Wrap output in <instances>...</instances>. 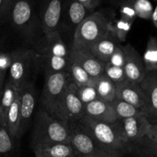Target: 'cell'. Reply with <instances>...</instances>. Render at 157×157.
<instances>
[{"instance_id": "1", "label": "cell", "mask_w": 157, "mask_h": 157, "mask_svg": "<svg viewBox=\"0 0 157 157\" xmlns=\"http://www.w3.org/2000/svg\"><path fill=\"white\" fill-rule=\"evenodd\" d=\"M78 122L93 136L101 150L113 157H122L132 153L120 120L113 124L102 122L83 115Z\"/></svg>"}, {"instance_id": "2", "label": "cell", "mask_w": 157, "mask_h": 157, "mask_svg": "<svg viewBox=\"0 0 157 157\" xmlns=\"http://www.w3.org/2000/svg\"><path fill=\"white\" fill-rule=\"evenodd\" d=\"M36 6L30 0H11L8 12L7 22L29 42L36 38L38 29L41 31Z\"/></svg>"}, {"instance_id": "3", "label": "cell", "mask_w": 157, "mask_h": 157, "mask_svg": "<svg viewBox=\"0 0 157 157\" xmlns=\"http://www.w3.org/2000/svg\"><path fill=\"white\" fill-rule=\"evenodd\" d=\"M56 143H69L68 123L59 121L43 108L40 109L32 133V147Z\"/></svg>"}, {"instance_id": "4", "label": "cell", "mask_w": 157, "mask_h": 157, "mask_svg": "<svg viewBox=\"0 0 157 157\" xmlns=\"http://www.w3.org/2000/svg\"><path fill=\"white\" fill-rule=\"evenodd\" d=\"M110 18L101 11H94L79 25L74 32L72 44L90 47L111 28Z\"/></svg>"}, {"instance_id": "5", "label": "cell", "mask_w": 157, "mask_h": 157, "mask_svg": "<svg viewBox=\"0 0 157 157\" xmlns=\"http://www.w3.org/2000/svg\"><path fill=\"white\" fill-rule=\"evenodd\" d=\"M38 55L33 49L20 48L9 69L8 80L17 87L34 82V75L40 67Z\"/></svg>"}, {"instance_id": "6", "label": "cell", "mask_w": 157, "mask_h": 157, "mask_svg": "<svg viewBox=\"0 0 157 157\" xmlns=\"http://www.w3.org/2000/svg\"><path fill=\"white\" fill-rule=\"evenodd\" d=\"M71 81L68 71L45 75L44 85L41 95V104L42 108L51 116H53L55 108Z\"/></svg>"}, {"instance_id": "7", "label": "cell", "mask_w": 157, "mask_h": 157, "mask_svg": "<svg viewBox=\"0 0 157 157\" xmlns=\"http://www.w3.org/2000/svg\"><path fill=\"white\" fill-rule=\"evenodd\" d=\"M76 84L71 81L61 96L53 116L64 122L78 121L84 115V105L77 94Z\"/></svg>"}, {"instance_id": "8", "label": "cell", "mask_w": 157, "mask_h": 157, "mask_svg": "<svg viewBox=\"0 0 157 157\" xmlns=\"http://www.w3.org/2000/svg\"><path fill=\"white\" fill-rule=\"evenodd\" d=\"M69 144L76 157H82L102 151L93 136L78 122L68 123ZM104 151V150H103Z\"/></svg>"}, {"instance_id": "9", "label": "cell", "mask_w": 157, "mask_h": 157, "mask_svg": "<svg viewBox=\"0 0 157 157\" xmlns=\"http://www.w3.org/2000/svg\"><path fill=\"white\" fill-rule=\"evenodd\" d=\"M63 0H41L38 15L42 33L48 37L59 31Z\"/></svg>"}, {"instance_id": "10", "label": "cell", "mask_w": 157, "mask_h": 157, "mask_svg": "<svg viewBox=\"0 0 157 157\" xmlns=\"http://www.w3.org/2000/svg\"><path fill=\"white\" fill-rule=\"evenodd\" d=\"M20 123L18 132L19 140L27 130L36 106V90L35 82H29L19 87Z\"/></svg>"}, {"instance_id": "11", "label": "cell", "mask_w": 157, "mask_h": 157, "mask_svg": "<svg viewBox=\"0 0 157 157\" xmlns=\"http://www.w3.org/2000/svg\"><path fill=\"white\" fill-rule=\"evenodd\" d=\"M71 57L94 79H97L104 75L105 63L100 61L92 53L89 47L72 44L71 47Z\"/></svg>"}, {"instance_id": "12", "label": "cell", "mask_w": 157, "mask_h": 157, "mask_svg": "<svg viewBox=\"0 0 157 157\" xmlns=\"http://www.w3.org/2000/svg\"><path fill=\"white\" fill-rule=\"evenodd\" d=\"M94 12L78 0H63L60 25H64L75 32L79 25Z\"/></svg>"}, {"instance_id": "13", "label": "cell", "mask_w": 157, "mask_h": 157, "mask_svg": "<svg viewBox=\"0 0 157 157\" xmlns=\"http://www.w3.org/2000/svg\"><path fill=\"white\" fill-rule=\"evenodd\" d=\"M121 48L125 53L124 69L127 80L140 84L147 73L143 58L130 44L121 45Z\"/></svg>"}, {"instance_id": "14", "label": "cell", "mask_w": 157, "mask_h": 157, "mask_svg": "<svg viewBox=\"0 0 157 157\" xmlns=\"http://www.w3.org/2000/svg\"><path fill=\"white\" fill-rule=\"evenodd\" d=\"M140 85L147 98L143 113L151 124L157 123V71H147Z\"/></svg>"}, {"instance_id": "15", "label": "cell", "mask_w": 157, "mask_h": 157, "mask_svg": "<svg viewBox=\"0 0 157 157\" xmlns=\"http://www.w3.org/2000/svg\"><path fill=\"white\" fill-rule=\"evenodd\" d=\"M124 135L131 147L140 139L148 136L151 123L145 116H137L120 120Z\"/></svg>"}, {"instance_id": "16", "label": "cell", "mask_w": 157, "mask_h": 157, "mask_svg": "<svg viewBox=\"0 0 157 157\" xmlns=\"http://www.w3.org/2000/svg\"><path fill=\"white\" fill-rule=\"evenodd\" d=\"M116 85V98L131 104L136 108L143 109L147 104V98L140 84L126 81Z\"/></svg>"}, {"instance_id": "17", "label": "cell", "mask_w": 157, "mask_h": 157, "mask_svg": "<svg viewBox=\"0 0 157 157\" xmlns=\"http://www.w3.org/2000/svg\"><path fill=\"white\" fill-rule=\"evenodd\" d=\"M120 46V41L111 28L90 48L92 53L102 62L107 63L110 57Z\"/></svg>"}, {"instance_id": "18", "label": "cell", "mask_w": 157, "mask_h": 157, "mask_svg": "<svg viewBox=\"0 0 157 157\" xmlns=\"http://www.w3.org/2000/svg\"><path fill=\"white\" fill-rule=\"evenodd\" d=\"M84 114L92 119L110 124L118 120L110 103L99 99L84 105Z\"/></svg>"}, {"instance_id": "19", "label": "cell", "mask_w": 157, "mask_h": 157, "mask_svg": "<svg viewBox=\"0 0 157 157\" xmlns=\"http://www.w3.org/2000/svg\"><path fill=\"white\" fill-rule=\"evenodd\" d=\"M46 43L43 52L39 56H56L70 58L71 48L69 49L60 35L59 31L49 36L45 37Z\"/></svg>"}, {"instance_id": "20", "label": "cell", "mask_w": 157, "mask_h": 157, "mask_svg": "<svg viewBox=\"0 0 157 157\" xmlns=\"http://www.w3.org/2000/svg\"><path fill=\"white\" fill-rule=\"evenodd\" d=\"M19 87L9 80L5 82L2 93L0 98V125L6 127V117L9 108L18 94Z\"/></svg>"}, {"instance_id": "21", "label": "cell", "mask_w": 157, "mask_h": 157, "mask_svg": "<svg viewBox=\"0 0 157 157\" xmlns=\"http://www.w3.org/2000/svg\"><path fill=\"white\" fill-rule=\"evenodd\" d=\"M32 147L38 149L44 157H76L69 143L42 144Z\"/></svg>"}, {"instance_id": "22", "label": "cell", "mask_w": 157, "mask_h": 157, "mask_svg": "<svg viewBox=\"0 0 157 157\" xmlns=\"http://www.w3.org/2000/svg\"><path fill=\"white\" fill-rule=\"evenodd\" d=\"M18 140L10 136L6 127L0 125V157H21Z\"/></svg>"}, {"instance_id": "23", "label": "cell", "mask_w": 157, "mask_h": 157, "mask_svg": "<svg viewBox=\"0 0 157 157\" xmlns=\"http://www.w3.org/2000/svg\"><path fill=\"white\" fill-rule=\"evenodd\" d=\"M40 65L43 67L45 75L67 71L70 64V58L56 56H39Z\"/></svg>"}, {"instance_id": "24", "label": "cell", "mask_w": 157, "mask_h": 157, "mask_svg": "<svg viewBox=\"0 0 157 157\" xmlns=\"http://www.w3.org/2000/svg\"><path fill=\"white\" fill-rule=\"evenodd\" d=\"M20 123V96L19 92L9 108L6 117V129L12 138L18 139Z\"/></svg>"}, {"instance_id": "25", "label": "cell", "mask_w": 157, "mask_h": 157, "mask_svg": "<svg viewBox=\"0 0 157 157\" xmlns=\"http://www.w3.org/2000/svg\"><path fill=\"white\" fill-rule=\"evenodd\" d=\"M94 86L99 100L110 103L116 98V85L105 75L95 80Z\"/></svg>"}, {"instance_id": "26", "label": "cell", "mask_w": 157, "mask_h": 157, "mask_svg": "<svg viewBox=\"0 0 157 157\" xmlns=\"http://www.w3.org/2000/svg\"><path fill=\"white\" fill-rule=\"evenodd\" d=\"M67 71L70 75L71 80L76 84L77 87L95 84L96 79L92 78L77 61L71 58V57Z\"/></svg>"}, {"instance_id": "27", "label": "cell", "mask_w": 157, "mask_h": 157, "mask_svg": "<svg viewBox=\"0 0 157 157\" xmlns=\"http://www.w3.org/2000/svg\"><path fill=\"white\" fill-rule=\"evenodd\" d=\"M110 103L118 120L127 119L137 116H144L141 109L136 108L117 98H115Z\"/></svg>"}, {"instance_id": "28", "label": "cell", "mask_w": 157, "mask_h": 157, "mask_svg": "<svg viewBox=\"0 0 157 157\" xmlns=\"http://www.w3.org/2000/svg\"><path fill=\"white\" fill-rule=\"evenodd\" d=\"M132 153L138 157H157V144L146 136L133 146Z\"/></svg>"}, {"instance_id": "29", "label": "cell", "mask_w": 157, "mask_h": 157, "mask_svg": "<svg viewBox=\"0 0 157 157\" xmlns=\"http://www.w3.org/2000/svg\"><path fill=\"white\" fill-rule=\"evenodd\" d=\"M144 65L147 71H157V38L150 36L144 52Z\"/></svg>"}, {"instance_id": "30", "label": "cell", "mask_w": 157, "mask_h": 157, "mask_svg": "<svg viewBox=\"0 0 157 157\" xmlns=\"http://www.w3.org/2000/svg\"><path fill=\"white\" fill-rule=\"evenodd\" d=\"M133 3L137 18L151 20L154 8L150 0H133Z\"/></svg>"}, {"instance_id": "31", "label": "cell", "mask_w": 157, "mask_h": 157, "mask_svg": "<svg viewBox=\"0 0 157 157\" xmlns=\"http://www.w3.org/2000/svg\"><path fill=\"white\" fill-rule=\"evenodd\" d=\"M133 22L120 18L114 22H112V29L116 35L117 38L120 42L126 41L127 35L131 29Z\"/></svg>"}, {"instance_id": "32", "label": "cell", "mask_w": 157, "mask_h": 157, "mask_svg": "<svg viewBox=\"0 0 157 157\" xmlns=\"http://www.w3.org/2000/svg\"><path fill=\"white\" fill-rule=\"evenodd\" d=\"M77 94L84 105L99 99L94 84L78 87Z\"/></svg>"}, {"instance_id": "33", "label": "cell", "mask_w": 157, "mask_h": 157, "mask_svg": "<svg viewBox=\"0 0 157 157\" xmlns=\"http://www.w3.org/2000/svg\"><path fill=\"white\" fill-rule=\"evenodd\" d=\"M104 75L113 81L115 84H121L127 81L124 67H116L106 63L104 68Z\"/></svg>"}, {"instance_id": "34", "label": "cell", "mask_w": 157, "mask_h": 157, "mask_svg": "<svg viewBox=\"0 0 157 157\" xmlns=\"http://www.w3.org/2000/svg\"><path fill=\"white\" fill-rule=\"evenodd\" d=\"M121 18L134 22L136 17V11L133 6V0H126L118 6Z\"/></svg>"}, {"instance_id": "35", "label": "cell", "mask_w": 157, "mask_h": 157, "mask_svg": "<svg viewBox=\"0 0 157 157\" xmlns=\"http://www.w3.org/2000/svg\"><path fill=\"white\" fill-rule=\"evenodd\" d=\"M19 49L16 48L12 51L0 50V71L7 73Z\"/></svg>"}, {"instance_id": "36", "label": "cell", "mask_w": 157, "mask_h": 157, "mask_svg": "<svg viewBox=\"0 0 157 157\" xmlns=\"http://www.w3.org/2000/svg\"><path fill=\"white\" fill-rule=\"evenodd\" d=\"M107 63L113 66H116V67H124V63H125V53L121 48V44H120L119 47L110 57Z\"/></svg>"}, {"instance_id": "37", "label": "cell", "mask_w": 157, "mask_h": 157, "mask_svg": "<svg viewBox=\"0 0 157 157\" xmlns=\"http://www.w3.org/2000/svg\"><path fill=\"white\" fill-rule=\"evenodd\" d=\"M11 0H0V23L7 22V15Z\"/></svg>"}, {"instance_id": "38", "label": "cell", "mask_w": 157, "mask_h": 157, "mask_svg": "<svg viewBox=\"0 0 157 157\" xmlns=\"http://www.w3.org/2000/svg\"><path fill=\"white\" fill-rule=\"evenodd\" d=\"M78 1L92 11H95V9L101 3V0H78Z\"/></svg>"}, {"instance_id": "39", "label": "cell", "mask_w": 157, "mask_h": 157, "mask_svg": "<svg viewBox=\"0 0 157 157\" xmlns=\"http://www.w3.org/2000/svg\"><path fill=\"white\" fill-rule=\"evenodd\" d=\"M148 136L157 144V123L151 124Z\"/></svg>"}, {"instance_id": "40", "label": "cell", "mask_w": 157, "mask_h": 157, "mask_svg": "<svg viewBox=\"0 0 157 157\" xmlns=\"http://www.w3.org/2000/svg\"><path fill=\"white\" fill-rule=\"evenodd\" d=\"M82 157H113V156H112L111 155H110L109 153H106L105 151H103L102 150V151L92 153V154L87 155V156H84Z\"/></svg>"}, {"instance_id": "41", "label": "cell", "mask_w": 157, "mask_h": 157, "mask_svg": "<svg viewBox=\"0 0 157 157\" xmlns=\"http://www.w3.org/2000/svg\"><path fill=\"white\" fill-rule=\"evenodd\" d=\"M6 72L0 71V98H1L2 93L3 87H4L5 80H6Z\"/></svg>"}, {"instance_id": "42", "label": "cell", "mask_w": 157, "mask_h": 157, "mask_svg": "<svg viewBox=\"0 0 157 157\" xmlns=\"http://www.w3.org/2000/svg\"><path fill=\"white\" fill-rule=\"evenodd\" d=\"M151 20H152V21H153V25H154L155 27L157 29V6L155 7L154 10H153Z\"/></svg>"}, {"instance_id": "43", "label": "cell", "mask_w": 157, "mask_h": 157, "mask_svg": "<svg viewBox=\"0 0 157 157\" xmlns=\"http://www.w3.org/2000/svg\"><path fill=\"white\" fill-rule=\"evenodd\" d=\"M103 1H106L107 2H110L111 3V4H113L115 5V6H118L121 3H122L123 2L126 1V0H101V2H102Z\"/></svg>"}, {"instance_id": "44", "label": "cell", "mask_w": 157, "mask_h": 157, "mask_svg": "<svg viewBox=\"0 0 157 157\" xmlns=\"http://www.w3.org/2000/svg\"><path fill=\"white\" fill-rule=\"evenodd\" d=\"M32 150H33L35 157H44V156H42V154H41V152H40L39 150H38V149L33 148V149H32Z\"/></svg>"}, {"instance_id": "45", "label": "cell", "mask_w": 157, "mask_h": 157, "mask_svg": "<svg viewBox=\"0 0 157 157\" xmlns=\"http://www.w3.org/2000/svg\"><path fill=\"white\" fill-rule=\"evenodd\" d=\"M30 1L32 2L33 3H35L36 6H38V3L40 2V1H41V0H30Z\"/></svg>"}, {"instance_id": "46", "label": "cell", "mask_w": 157, "mask_h": 157, "mask_svg": "<svg viewBox=\"0 0 157 157\" xmlns=\"http://www.w3.org/2000/svg\"><path fill=\"white\" fill-rule=\"evenodd\" d=\"M153 1H154V2H157V0H153Z\"/></svg>"}]
</instances>
